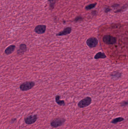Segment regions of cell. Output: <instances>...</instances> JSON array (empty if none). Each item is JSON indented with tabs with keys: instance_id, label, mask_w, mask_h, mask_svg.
Segmentation results:
<instances>
[{
	"instance_id": "1",
	"label": "cell",
	"mask_w": 128,
	"mask_h": 129,
	"mask_svg": "<svg viewBox=\"0 0 128 129\" xmlns=\"http://www.w3.org/2000/svg\"><path fill=\"white\" fill-rule=\"evenodd\" d=\"M102 42L104 44V46L109 47L110 49L114 50L117 49L119 46L122 44L121 39H118L116 36L111 35H105L103 36Z\"/></svg>"
},
{
	"instance_id": "2",
	"label": "cell",
	"mask_w": 128,
	"mask_h": 129,
	"mask_svg": "<svg viewBox=\"0 0 128 129\" xmlns=\"http://www.w3.org/2000/svg\"><path fill=\"white\" fill-rule=\"evenodd\" d=\"M66 121V119L63 117H58L53 119L51 122L50 125L53 128H56L64 125Z\"/></svg>"
},
{
	"instance_id": "3",
	"label": "cell",
	"mask_w": 128,
	"mask_h": 129,
	"mask_svg": "<svg viewBox=\"0 0 128 129\" xmlns=\"http://www.w3.org/2000/svg\"><path fill=\"white\" fill-rule=\"evenodd\" d=\"M35 85V83L33 81H27L20 85V88L23 91H28L32 89Z\"/></svg>"
},
{
	"instance_id": "4",
	"label": "cell",
	"mask_w": 128,
	"mask_h": 129,
	"mask_svg": "<svg viewBox=\"0 0 128 129\" xmlns=\"http://www.w3.org/2000/svg\"><path fill=\"white\" fill-rule=\"evenodd\" d=\"M91 103V98L87 97L82 99L78 103V106L80 108H84L90 105Z\"/></svg>"
},
{
	"instance_id": "5",
	"label": "cell",
	"mask_w": 128,
	"mask_h": 129,
	"mask_svg": "<svg viewBox=\"0 0 128 129\" xmlns=\"http://www.w3.org/2000/svg\"><path fill=\"white\" fill-rule=\"evenodd\" d=\"M38 119V116L37 114L30 115L25 117L24 119L25 123L28 125H31L35 123Z\"/></svg>"
},
{
	"instance_id": "6",
	"label": "cell",
	"mask_w": 128,
	"mask_h": 129,
	"mask_svg": "<svg viewBox=\"0 0 128 129\" xmlns=\"http://www.w3.org/2000/svg\"><path fill=\"white\" fill-rule=\"evenodd\" d=\"M86 44L89 47L92 48L95 47L98 44V41L97 39L94 37L89 38L86 41Z\"/></svg>"
},
{
	"instance_id": "7",
	"label": "cell",
	"mask_w": 128,
	"mask_h": 129,
	"mask_svg": "<svg viewBox=\"0 0 128 129\" xmlns=\"http://www.w3.org/2000/svg\"><path fill=\"white\" fill-rule=\"evenodd\" d=\"M46 26L45 25H39L37 26L34 29V31L38 34H42L45 32Z\"/></svg>"
},
{
	"instance_id": "8",
	"label": "cell",
	"mask_w": 128,
	"mask_h": 129,
	"mask_svg": "<svg viewBox=\"0 0 128 129\" xmlns=\"http://www.w3.org/2000/svg\"><path fill=\"white\" fill-rule=\"evenodd\" d=\"M27 50V46L25 44H21L20 45L19 48L17 51V55H20L23 54Z\"/></svg>"
},
{
	"instance_id": "9",
	"label": "cell",
	"mask_w": 128,
	"mask_h": 129,
	"mask_svg": "<svg viewBox=\"0 0 128 129\" xmlns=\"http://www.w3.org/2000/svg\"><path fill=\"white\" fill-rule=\"evenodd\" d=\"M71 31V27H67L63 31L56 35L58 36H62L66 35L70 33Z\"/></svg>"
},
{
	"instance_id": "10",
	"label": "cell",
	"mask_w": 128,
	"mask_h": 129,
	"mask_svg": "<svg viewBox=\"0 0 128 129\" xmlns=\"http://www.w3.org/2000/svg\"><path fill=\"white\" fill-rule=\"evenodd\" d=\"M16 46L13 45H10L8 47L5 51V53L7 55H8L11 54L15 50Z\"/></svg>"
},
{
	"instance_id": "11",
	"label": "cell",
	"mask_w": 128,
	"mask_h": 129,
	"mask_svg": "<svg viewBox=\"0 0 128 129\" xmlns=\"http://www.w3.org/2000/svg\"><path fill=\"white\" fill-rule=\"evenodd\" d=\"M124 120V119L123 117H118L113 119L111 121V123L113 124H116L118 123L122 122Z\"/></svg>"
},
{
	"instance_id": "12",
	"label": "cell",
	"mask_w": 128,
	"mask_h": 129,
	"mask_svg": "<svg viewBox=\"0 0 128 129\" xmlns=\"http://www.w3.org/2000/svg\"><path fill=\"white\" fill-rule=\"evenodd\" d=\"M56 102L59 105L62 106V105H64L65 102L64 101H61L60 100V96L57 95L56 96L55 98Z\"/></svg>"
},
{
	"instance_id": "13",
	"label": "cell",
	"mask_w": 128,
	"mask_h": 129,
	"mask_svg": "<svg viewBox=\"0 0 128 129\" xmlns=\"http://www.w3.org/2000/svg\"><path fill=\"white\" fill-rule=\"evenodd\" d=\"M106 57L105 54L103 53H101V52H99L95 56L94 58L95 59H98L99 58H106Z\"/></svg>"
},
{
	"instance_id": "14",
	"label": "cell",
	"mask_w": 128,
	"mask_h": 129,
	"mask_svg": "<svg viewBox=\"0 0 128 129\" xmlns=\"http://www.w3.org/2000/svg\"><path fill=\"white\" fill-rule=\"evenodd\" d=\"M96 3H94V4H91L88 5L86 6L85 7V9L87 10H91L92 8H94L96 6Z\"/></svg>"
},
{
	"instance_id": "15",
	"label": "cell",
	"mask_w": 128,
	"mask_h": 129,
	"mask_svg": "<svg viewBox=\"0 0 128 129\" xmlns=\"http://www.w3.org/2000/svg\"><path fill=\"white\" fill-rule=\"evenodd\" d=\"M49 1L50 2V8L53 9L54 8V5L55 3V0H49Z\"/></svg>"
},
{
	"instance_id": "16",
	"label": "cell",
	"mask_w": 128,
	"mask_h": 129,
	"mask_svg": "<svg viewBox=\"0 0 128 129\" xmlns=\"http://www.w3.org/2000/svg\"><path fill=\"white\" fill-rule=\"evenodd\" d=\"M127 104L128 103L127 102H124L121 104V106H122V107H125V106H127Z\"/></svg>"
},
{
	"instance_id": "17",
	"label": "cell",
	"mask_w": 128,
	"mask_h": 129,
	"mask_svg": "<svg viewBox=\"0 0 128 129\" xmlns=\"http://www.w3.org/2000/svg\"><path fill=\"white\" fill-rule=\"evenodd\" d=\"M17 119L16 118H13V119H11V120L10 123H13Z\"/></svg>"
},
{
	"instance_id": "18",
	"label": "cell",
	"mask_w": 128,
	"mask_h": 129,
	"mask_svg": "<svg viewBox=\"0 0 128 129\" xmlns=\"http://www.w3.org/2000/svg\"><path fill=\"white\" fill-rule=\"evenodd\" d=\"M110 9H109V8H106V9L105 10V12H106V13H107V12H108L109 11H110Z\"/></svg>"
},
{
	"instance_id": "19",
	"label": "cell",
	"mask_w": 128,
	"mask_h": 129,
	"mask_svg": "<svg viewBox=\"0 0 128 129\" xmlns=\"http://www.w3.org/2000/svg\"><path fill=\"white\" fill-rule=\"evenodd\" d=\"M82 19V18H81V17H77V18L76 19V20H78L79 19L80 20V19Z\"/></svg>"
},
{
	"instance_id": "20",
	"label": "cell",
	"mask_w": 128,
	"mask_h": 129,
	"mask_svg": "<svg viewBox=\"0 0 128 129\" xmlns=\"http://www.w3.org/2000/svg\"></svg>"
}]
</instances>
